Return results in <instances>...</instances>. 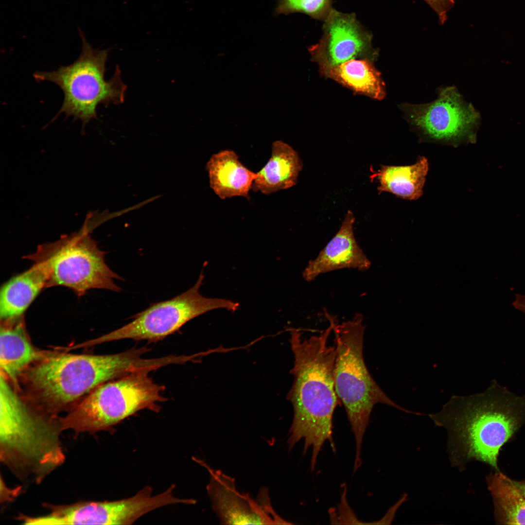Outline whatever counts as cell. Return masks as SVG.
<instances>
[{
    "instance_id": "6da1fadb",
    "label": "cell",
    "mask_w": 525,
    "mask_h": 525,
    "mask_svg": "<svg viewBox=\"0 0 525 525\" xmlns=\"http://www.w3.org/2000/svg\"><path fill=\"white\" fill-rule=\"evenodd\" d=\"M328 318L330 326L317 335L306 338L299 330H290L294 382L287 398L293 405L294 417L287 442L290 450L303 440L304 455L312 450V472L326 441L334 449L332 419L338 401L334 379L336 348L335 343L328 342L334 322L331 316Z\"/></svg>"
},
{
    "instance_id": "8992f818",
    "label": "cell",
    "mask_w": 525,
    "mask_h": 525,
    "mask_svg": "<svg viewBox=\"0 0 525 525\" xmlns=\"http://www.w3.org/2000/svg\"><path fill=\"white\" fill-rule=\"evenodd\" d=\"M150 371H135L99 385L58 419L61 430H105L140 410L159 412V403L167 400L165 387L153 380Z\"/></svg>"
},
{
    "instance_id": "7402d4cb",
    "label": "cell",
    "mask_w": 525,
    "mask_h": 525,
    "mask_svg": "<svg viewBox=\"0 0 525 525\" xmlns=\"http://www.w3.org/2000/svg\"><path fill=\"white\" fill-rule=\"evenodd\" d=\"M431 5L439 16V19L444 22L446 18V13L453 4V0H424Z\"/></svg>"
},
{
    "instance_id": "7a4b0ae2",
    "label": "cell",
    "mask_w": 525,
    "mask_h": 525,
    "mask_svg": "<svg viewBox=\"0 0 525 525\" xmlns=\"http://www.w3.org/2000/svg\"><path fill=\"white\" fill-rule=\"evenodd\" d=\"M429 417L448 432L453 466L463 468L475 460L497 470L501 448L525 423V397L493 381L482 393L452 396Z\"/></svg>"
},
{
    "instance_id": "277c9868",
    "label": "cell",
    "mask_w": 525,
    "mask_h": 525,
    "mask_svg": "<svg viewBox=\"0 0 525 525\" xmlns=\"http://www.w3.org/2000/svg\"><path fill=\"white\" fill-rule=\"evenodd\" d=\"M7 380L0 373L1 459L13 467L27 469L39 480L65 459L59 439L61 430L58 419L47 418L32 408Z\"/></svg>"
},
{
    "instance_id": "30bf717a",
    "label": "cell",
    "mask_w": 525,
    "mask_h": 525,
    "mask_svg": "<svg viewBox=\"0 0 525 525\" xmlns=\"http://www.w3.org/2000/svg\"><path fill=\"white\" fill-rule=\"evenodd\" d=\"M399 108L412 128L427 138L453 143L476 140L480 114L455 86L440 88L433 102L403 103Z\"/></svg>"
},
{
    "instance_id": "ba28073f",
    "label": "cell",
    "mask_w": 525,
    "mask_h": 525,
    "mask_svg": "<svg viewBox=\"0 0 525 525\" xmlns=\"http://www.w3.org/2000/svg\"><path fill=\"white\" fill-rule=\"evenodd\" d=\"M105 255L97 242L81 231L40 245L35 252L24 258L43 270L46 288L65 286L81 297L92 289L121 291L115 280L122 278L108 266Z\"/></svg>"
},
{
    "instance_id": "7c38bea8",
    "label": "cell",
    "mask_w": 525,
    "mask_h": 525,
    "mask_svg": "<svg viewBox=\"0 0 525 525\" xmlns=\"http://www.w3.org/2000/svg\"><path fill=\"white\" fill-rule=\"evenodd\" d=\"M324 21L321 38L308 49L319 72L351 59H376L378 53L372 46L371 35L354 14L332 9Z\"/></svg>"
},
{
    "instance_id": "5b68a950",
    "label": "cell",
    "mask_w": 525,
    "mask_h": 525,
    "mask_svg": "<svg viewBox=\"0 0 525 525\" xmlns=\"http://www.w3.org/2000/svg\"><path fill=\"white\" fill-rule=\"evenodd\" d=\"M365 329L363 316L358 313L352 319L341 324L337 325L334 321L333 328L336 348L335 389L338 401L345 408L355 438V471L362 464L363 438L374 406L383 403L412 413L391 400L369 372L363 356Z\"/></svg>"
},
{
    "instance_id": "44dd1931",
    "label": "cell",
    "mask_w": 525,
    "mask_h": 525,
    "mask_svg": "<svg viewBox=\"0 0 525 525\" xmlns=\"http://www.w3.org/2000/svg\"><path fill=\"white\" fill-rule=\"evenodd\" d=\"M332 9L331 0H279L275 12L277 15L302 13L324 21Z\"/></svg>"
},
{
    "instance_id": "4fadbf2b",
    "label": "cell",
    "mask_w": 525,
    "mask_h": 525,
    "mask_svg": "<svg viewBox=\"0 0 525 525\" xmlns=\"http://www.w3.org/2000/svg\"><path fill=\"white\" fill-rule=\"evenodd\" d=\"M354 222L353 213L348 210L338 232L305 268L303 277L306 280L312 281L321 274L339 269L369 268L370 262L354 235Z\"/></svg>"
},
{
    "instance_id": "3957f363",
    "label": "cell",
    "mask_w": 525,
    "mask_h": 525,
    "mask_svg": "<svg viewBox=\"0 0 525 525\" xmlns=\"http://www.w3.org/2000/svg\"><path fill=\"white\" fill-rule=\"evenodd\" d=\"M149 350L144 347L106 355L50 351L21 378L32 402L54 414L105 382L139 370H155L157 359L141 357Z\"/></svg>"
},
{
    "instance_id": "9a60e30c",
    "label": "cell",
    "mask_w": 525,
    "mask_h": 525,
    "mask_svg": "<svg viewBox=\"0 0 525 525\" xmlns=\"http://www.w3.org/2000/svg\"><path fill=\"white\" fill-rule=\"evenodd\" d=\"M206 169L210 186L220 199L249 198L256 173L245 166L234 151L226 149L213 154Z\"/></svg>"
},
{
    "instance_id": "e0dca14e",
    "label": "cell",
    "mask_w": 525,
    "mask_h": 525,
    "mask_svg": "<svg viewBox=\"0 0 525 525\" xmlns=\"http://www.w3.org/2000/svg\"><path fill=\"white\" fill-rule=\"evenodd\" d=\"M46 276L37 264L11 278L1 287L0 319L24 315L41 291L46 288Z\"/></svg>"
},
{
    "instance_id": "cb8c5ba5",
    "label": "cell",
    "mask_w": 525,
    "mask_h": 525,
    "mask_svg": "<svg viewBox=\"0 0 525 525\" xmlns=\"http://www.w3.org/2000/svg\"><path fill=\"white\" fill-rule=\"evenodd\" d=\"M510 481L519 490L522 494L525 497V480L523 481H515L509 478Z\"/></svg>"
},
{
    "instance_id": "5bb4252c",
    "label": "cell",
    "mask_w": 525,
    "mask_h": 525,
    "mask_svg": "<svg viewBox=\"0 0 525 525\" xmlns=\"http://www.w3.org/2000/svg\"><path fill=\"white\" fill-rule=\"evenodd\" d=\"M0 372L15 387L18 379L31 365L50 351L40 350L32 344L25 327L23 315L0 319Z\"/></svg>"
},
{
    "instance_id": "ffe728a7",
    "label": "cell",
    "mask_w": 525,
    "mask_h": 525,
    "mask_svg": "<svg viewBox=\"0 0 525 525\" xmlns=\"http://www.w3.org/2000/svg\"><path fill=\"white\" fill-rule=\"evenodd\" d=\"M487 482L498 523L525 525V497L510 481L509 477L496 472L488 477Z\"/></svg>"
},
{
    "instance_id": "ac0fdd59",
    "label": "cell",
    "mask_w": 525,
    "mask_h": 525,
    "mask_svg": "<svg viewBox=\"0 0 525 525\" xmlns=\"http://www.w3.org/2000/svg\"><path fill=\"white\" fill-rule=\"evenodd\" d=\"M373 62L368 59H354L319 72L355 93L382 100L386 95L385 85Z\"/></svg>"
},
{
    "instance_id": "2e32d148",
    "label": "cell",
    "mask_w": 525,
    "mask_h": 525,
    "mask_svg": "<svg viewBox=\"0 0 525 525\" xmlns=\"http://www.w3.org/2000/svg\"><path fill=\"white\" fill-rule=\"evenodd\" d=\"M302 169L298 153L282 140L274 141L271 155L265 165L257 173L252 190L269 195L295 186Z\"/></svg>"
},
{
    "instance_id": "52a82bcc",
    "label": "cell",
    "mask_w": 525,
    "mask_h": 525,
    "mask_svg": "<svg viewBox=\"0 0 525 525\" xmlns=\"http://www.w3.org/2000/svg\"><path fill=\"white\" fill-rule=\"evenodd\" d=\"M81 32L82 46L79 57L72 64L52 71H37L36 81H48L57 85L64 93L62 106L52 121L61 114L80 120L83 129L97 118V108L103 104H118L124 101L126 86L116 67L109 80L105 75L108 50L93 49Z\"/></svg>"
},
{
    "instance_id": "8fae6325",
    "label": "cell",
    "mask_w": 525,
    "mask_h": 525,
    "mask_svg": "<svg viewBox=\"0 0 525 525\" xmlns=\"http://www.w3.org/2000/svg\"><path fill=\"white\" fill-rule=\"evenodd\" d=\"M193 460L208 471L207 491L221 523L226 525H283L291 523L274 509L269 490L262 488L256 498L239 491L235 479L195 457Z\"/></svg>"
},
{
    "instance_id": "9c48e42d",
    "label": "cell",
    "mask_w": 525,
    "mask_h": 525,
    "mask_svg": "<svg viewBox=\"0 0 525 525\" xmlns=\"http://www.w3.org/2000/svg\"><path fill=\"white\" fill-rule=\"evenodd\" d=\"M204 278L202 271L197 282L187 291L170 299L152 304L134 315L128 324L88 343L91 345L123 339L156 341L174 333L208 311L218 308L231 311L238 309L239 303L230 300L202 296L199 289Z\"/></svg>"
},
{
    "instance_id": "d6986e66",
    "label": "cell",
    "mask_w": 525,
    "mask_h": 525,
    "mask_svg": "<svg viewBox=\"0 0 525 525\" xmlns=\"http://www.w3.org/2000/svg\"><path fill=\"white\" fill-rule=\"evenodd\" d=\"M428 171L427 158L421 157L408 166H382L376 173L379 193L386 192L408 200H416L422 194Z\"/></svg>"
},
{
    "instance_id": "603a6c76",
    "label": "cell",
    "mask_w": 525,
    "mask_h": 525,
    "mask_svg": "<svg viewBox=\"0 0 525 525\" xmlns=\"http://www.w3.org/2000/svg\"><path fill=\"white\" fill-rule=\"evenodd\" d=\"M512 304L515 309L525 314V295L516 294Z\"/></svg>"
}]
</instances>
